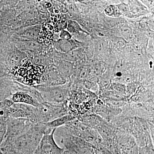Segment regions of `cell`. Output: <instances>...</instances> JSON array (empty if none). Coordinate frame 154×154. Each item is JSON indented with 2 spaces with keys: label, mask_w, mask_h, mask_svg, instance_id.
<instances>
[{
  "label": "cell",
  "mask_w": 154,
  "mask_h": 154,
  "mask_svg": "<svg viewBox=\"0 0 154 154\" xmlns=\"http://www.w3.org/2000/svg\"><path fill=\"white\" fill-rule=\"evenodd\" d=\"M66 58L67 59L70 60H74L77 59V57L76 53L75 51H70L66 53Z\"/></svg>",
  "instance_id": "obj_21"
},
{
  "label": "cell",
  "mask_w": 154,
  "mask_h": 154,
  "mask_svg": "<svg viewBox=\"0 0 154 154\" xmlns=\"http://www.w3.org/2000/svg\"><path fill=\"white\" fill-rule=\"evenodd\" d=\"M105 13L108 17L118 18L122 15L118 7L114 5H110L105 9Z\"/></svg>",
  "instance_id": "obj_13"
},
{
  "label": "cell",
  "mask_w": 154,
  "mask_h": 154,
  "mask_svg": "<svg viewBox=\"0 0 154 154\" xmlns=\"http://www.w3.org/2000/svg\"><path fill=\"white\" fill-rule=\"evenodd\" d=\"M113 88L118 91V92H120V93H123L125 89L123 86L122 85H119V84H116L114 85L113 86Z\"/></svg>",
  "instance_id": "obj_22"
},
{
  "label": "cell",
  "mask_w": 154,
  "mask_h": 154,
  "mask_svg": "<svg viewBox=\"0 0 154 154\" xmlns=\"http://www.w3.org/2000/svg\"><path fill=\"white\" fill-rule=\"evenodd\" d=\"M67 21L65 20H59L54 27V31L55 32H59L63 30H64L67 28Z\"/></svg>",
  "instance_id": "obj_16"
},
{
  "label": "cell",
  "mask_w": 154,
  "mask_h": 154,
  "mask_svg": "<svg viewBox=\"0 0 154 154\" xmlns=\"http://www.w3.org/2000/svg\"><path fill=\"white\" fill-rule=\"evenodd\" d=\"M62 154H76L72 152L69 151L65 150L64 151L63 153Z\"/></svg>",
  "instance_id": "obj_24"
},
{
  "label": "cell",
  "mask_w": 154,
  "mask_h": 154,
  "mask_svg": "<svg viewBox=\"0 0 154 154\" xmlns=\"http://www.w3.org/2000/svg\"><path fill=\"white\" fill-rule=\"evenodd\" d=\"M41 28V27L38 25L28 28L25 32V37L29 38L30 40H34L37 39Z\"/></svg>",
  "instance_id": "obj_11"
},
{
  "label": "cell",
  "mask_w": 154,
  "mask_h": 154,
  "mask_svg": "<svg viewBox=\"0 0 154 154\" xmlns=\"http://www.w3.org/2000/svg\"><path fill=\"white\" fill-rule=\"evenodd\" d=\"M70 40H66L60 39L57 42L56 47L60 51L63 53H66L71 51L74 48L75 43H72V42Z\"/></svg>",
  "instance_id": "obj_10"
},
{
  "label": "cell",
  "mask_w": 154,
  "mask_h": 154,
  "mask_svg": "<svg viewBox=\"0 0 154 154\" xmlns=\"http://www.w3.org/2000/svg\"><path fill=\"white\" fill-rule=\"evenodd\" d=\"M11 99L14 103H21L38 107L40 103L28 93L23 91H17L12 94Z\"/></svg>",
  "instance_id": "obj_7"
},
{
  "label": "cell",
  "mask_w": 154,
  "mask_h": 154,
  "mask_svg": "<svg viewBox=\"0 0 154 154\" xmlns=\"http://www.w3.org/2000/svg\"><path fill=\"white\" fill-rule=\"evenodd\" d=\"M23 44L25 48L31 50L38 49L40 46V45L38 42L30 39L24 41L23 42Z\"/></svg>",
  "instance_id": "obj_14"
},
{
  "label": "cell",
  "mask_w": 154,
  "mask_h": 154,
  "mask_svg": "<svg viewBox=\"0 0 154 154\" xmlns=\"http://www.w3.org/2000/svg\"><path fill=\"white\" fill-rule=\"evenodd\" d=\"M33 154H41L38 151V150L36 149V151L35 152L33 153Z\"/></svg>",
  "instance_id": "obj_25"
},
{
  "label": "cell",
  "mask_w": 154,
  "mask_h": 154,
  "mask_svg": "<svg viewBox=\"0 0 154 154\" xmlns=\"http://www.w3.org/2000/svg\"><path fill=\"white\" fill-rule=\"evenodd\" d=\"M41 94L45 102L60 105L67 103L68 94L66 89L61 87H51L41 89Z\"/></svg>",
  "instance_id": "obj_4"
},
{
  "label": "cell",
  "mask_w": 154,
  "mask_h": 154,
  "mask_svg": "<svg viewBox=\"0 0 154 154\" xmlns=\"http://www.w3.org/2000/svg\"><path fill=\"white\" fill-rule=\"evenodd\" d=\"M105 42L101 41L99 42L97 44V49H99V51L102 50V49H104L106 47L105 45Z\"/></svg>",
  "instance_id": "obj_23"
},
{
  "label": "cell",
  "mask_w": 154,
  "mask_h": 154,
  "mask_svg": "<svg viewBox=\"0 0 154 154\" xmlns=\"http://www.w3.org/2000/svg\"><path fill=\"white\" fill-rule=\"evenodd\" d=\"M67 30L70 33H77L82 32L86 33L85 30H83L81 25L74 20H68L67 21Z\"/></svg>",
  "instance_id": "obj_12"
},
{
  "label": "cell",
  "mask_w": 154,
  "mask_h": 154,
  "mask_svg": "<svg viewBox=\"0 0 154 154\" xmlns=\"http://www.w3.org/2000/svg\"><path fill=\"white\" fill-rule=\"evenodd\" d=\"M53 130L43 123H33L27 132L13 141V146L22 154H33L43 135L51 133Z\"/></svg>",
  "instance_id": "obj_1"
},
{
  "label": "cell",
  "mask_w": 154,
  "mask_h": 154,
  "mask_svg": "<svg viewBox=\"0 0 154 154\" xmlns=\"http://www.w3.org/2000/svg\"><path fill=\"white\" fill-rule=\"evenodd\" d=\"M56 129H54L51 133L43 135L37 149L40 154H62L64 151V148L58 145L54 139Z\"/></svg>",
  "instance_id": "obj_6"
},
{
  "label": "cell",
  "mask_w": 154,
  "mask_h": 154,
  "mask_svg": "<svg viewBox=\"0 0 154 154\" xmlns=\"http://www.w3.org/2000/svg\"><path fill=\"white\" fill-rule=\"evenodd\" d=\"M60 37L61 39L66 40H70L71 39L72 35L67 30H64L60 31Z\"/></svg>",
  "instance_id": "obj_20"
},
{
  "label": "cell",
  "mask_w": 154,
  "mask_h": 154,
  "mask_svg": "<svg viewBox=\"0 0 154 154\" xmlns=\"http://www.w3.org/2000/svg\"><path fill=\"white\" fill-rule=\"evenodd\" d=\"M24 56L20 51H14L11 56V60L12 63L18 64L24 57Z\"/></svg>",
  "instance_id": "obj_15"
},
{
  "label": "cell",
  "mask_w": 154,
  "mask_h": 154,
  "mask_svg": "<svg viewBox=\"0 0 154 154\" xmlns=\"http://www.w3.org/2000/svg\"><path fill=\"white\" fill-rule=\"evenodd\" d=\"M121 33L122 35L126 39L131 38L132 36L131 29L127 26H125L121 28Z\"/></svg>",
  "instance_id": "obj_18"
},
{
  "label": "cell",
  "mask_w": 154,
  "mask_h": 154,
  "mask_svg": "<svg viewBox=\"0 0 154 154\" xmlns=\"http://www.w3.org/2000/svg\"><path fill=\"white\" fill-rule=\"evenodd\" d=\"M50 25L42 27L38 36V41L43 43H48L52 38L53 28Z\"/></svg>",
  "instance_id": "obj_9"
},
{
  "label": "cell",
  "mask_w": 154,
  "mask_h": 154,
  "mask_svg": "<svg viewBox=\"0 0 154 154\" xmlns=\"http://www.w3.org/2000/svg\"><path fill=\"white\" fill-rule=\"evenodd\" d=\"M38 123H46L69 114L67 103L56 105L44 102L36 108Z\"/></svg>",
  "instance_id": "obj_2"
},
{
  "label": "cell",
  "mask_w": 154,
  "mask_h": 154,
  "mask_svg": "<svg viewBox=\"0 0 154 154\" xmlns=\"http://www.w3.org/2000/svg\"><path fill=\"white\" fill-rule=\"evenodd\" d=\"M95 154H113L102 145H98L94 147Z\"/></svg>",
  "instance_id": "obj_17"
},
{
  "label": "cell",
  "mask_w": 154,
  "mask_h": 154,
  "mask_svg": "<svg viewBox=\"0 0 154 154\" xmlns=\"http://www.w3.org/2000/svg\"><path fill=\"white\" fill-rule=\"evenodd\" d=\"M75 117L71 114H67L56 119L52 121L43 123L47 128L51 129H57L58 128L63 126L69 122L76 119Z\"/></svg>",
  "instance_id": "obj_8"
},
{
  "label": "cell",
  "mask_w": 154,
  "mask_h": 154,
  "mask_svg": "<svg viewBox=\"0 0 154 154\" xmlns=\"http://www.w3.org/2000/svg\"><path fill=\"white\" fill-rule=\"evenodd\" d=\"M116 6L118 7L119 10L121 12L122 15L123 14V15H126L129 14V8L128 6L126 4L122 3Z\"/></svg>",
  "instance_id": "obj_19"
},
{
  "label": "cell",
  "mask_w": 154,
  "mask_h": 154,
  "mask_svg": "<svg viewBox=\"0 0 154 154\" xmlns=\"http://www.w3.org/2000/svg\"><path fill=\"white\" fill-rule=\"evenodd\" d=\"M10 117L25 119L31 123H38L36 107L25 104L14 103L10 108Z\"/></svg>",
  "instance_id": "obj_5"
},
{
  "label": "cell",
  "mask_w": 154,
  "mask_h": 154,
  "mask_svg": "<svg viewBox=\"0 0 154 154\" xmlns=\"http://www.w3.org/2000/svg\"><path fill=\"white\" fill-rule=\"evenodd\" d=\"M32 124L29 120L25 119L10 117L7 121L5 140L13 143L17 137L27 132Z\"/></svg>",
  "instance_id": "obj_3"
}]
</instances>
